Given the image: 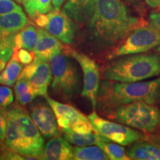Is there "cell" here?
Returning <instances> with one entry per match:
<instances>
[{
	"label": "cell",
	"mask_w": 160,
	"mask_h": 160,
	"mask_svg": "<svg viewBox=\"0 0 160 160\" xmlns=\"http://www.w3.org/2000/svg\"><path fill=\"white\" fill-rule=\"evenodd\" d=\"M140 25L122 0H97L89 22L91 36L99 45L110 47L122 42Z\"/></svg>",
	"instance_id": "cell-1"
},
{
	"label": "cell",
	"mask_w": 160,
	"mask_h": 160,
	"mask_svg": "<svg viewBox=\"0 0 160 160\" xmlns=\"http://www.w3.org/2000/svg\"><path fill=\"white\" fill-rule=\"evenodd\" d=\"M160 93V78L150 81L123 82H103L99 85L97 103L105 107H117L135 102L154 104Z\"/></svg>",
	"instance_id": "cell-2"
},
{
	"label": "cell",
	"mask_w": 160,
	"mask_h": 160,
	"mask_svg": "<svg viewBox=\"0 0 160 160\" xmlns=\"http://www.w3.org/2000/svg\"><path fill=\"white\" fill-rule=\"evenodd\" d=\"M160 75V58L154 54L125 55L103 69L104 79L109 81L135 82Z\"/></svg>",
	"instance_id": "cell-3"
},
{
	"label": "cell",
	"mask_w": 160,
	"mask_h": 160,
	"mask_svg": "<svg viewBox=\"0 0 160 160\" xmlns=\"http://www.w3.org/2000/svg\"><path fill=\"white\" fill-rule=\"evenodd\" d=\"M111 117L118 122L145 132H153L160 125V111L153 104L135 102L116 107Z\"/></svg>",
	"instance_id": "cell-4"
},
{
	"label": "cell",
	"mask_w": 160,
	"mask_h": 160,
	"mask_svg": "<svg viewBox=\"0 0 160 160\" xmlns=\"http://www.w3.org/2000/svg\"><path fill=\"white\" fill-rule=\"evenodd\" d=\"M53 80L51 88L57 93L72 99L81 91L82 81L77 65L69 55L59 53L50 59Z\"/></svg>",
	"instance_id": "cell-5"
},
{
	"label": "cell",
	"mask_w": 160,
	"mask_h": 160,
	"mask_svg": "<svg viewBox=\"0 0 160 160\" xmlns=\"http://www.w3.org/2000/svg\"><path fill=\"white\" fill-rule=\"evenodd\" d=\"M19 125L23 143V156L31 159H43L45 144L42 133L28 111L19 104L7 107Z\"/></svg>",
	"instance_id": "cell-6"
},
{
	"label": "cell",
	"mask_w": 160,
	"mask_h": 160,
	"mask_svg": "<svg viewBox=\"0 0 160 160\" xmlns=\"http://www.w3.org/2000/svg\"><path fill=\"white\" fill-rule=\"evenodd\" d=\"M160 46L159 33L151 24L139 25L124 39L120 45L111 52L109 58L136 54L146 52Z\"/></svg>",
	"instance_id": "cell-7"
},
{
	"label": "cell",
	"mask_w": 160,
	"mask_h": 160,
	"mask_svg": "<svg viewBox=\"0 0 160 160\" xmlns=\"http://www.w3.org/2000/svg\"><path fill=\"white\" fill-rule=\"evenodd\" d=\"M88 117L100 135L121 145H131L144 138L139 131L124 124L103 119L96 111L90 113Z\"/></svg>",
	"instance_id": "cell-8"
},
{
	"label": "cell",
	"mask_w": 160,
	"mask_h": 160,
	"mask_svg": "<svg viewBox=\"0 0 160 160\" xmlns=\"http://www.w3.org/2000/svg\"><path fill=\"white\" fill-rule=\"evenodd\" d=\"M63 52L71 56L79 62L83 73V88L82 96L91 102L93 109H96L97 96L99 89L100 73L99 66L91 57L73 49L64 48Z\"/></svg>",
	"instance_id": "cell-9"
},
{
	"label": "cell",
	"mask_w": 160,
	"mask_h": 160,
	"mask_svg": "<svg viewBox=\"0 0 160 160\" xmlns=\"http://www.w3.org/2000/svg\"><path fill=\"white\" fill-rule=\"evenodd\" d=\"M28 111L44 137L51 139L59 135L54 112L45 97L33 100Z\"/></svg>",
	"instance_id": "cell-10"
},
{
	"label": "cell",
	"mask_w": 160,
	"mask_h": 160,
	"mask_svg": "<svg viewBox=\"0 0 160 160\" xmlns=\"http://www.w3.org/2000/svg\"><path fill=\"white\" fill-rule=\"evenodd\" d=\"M48 22L44 29L62 42L71 45L75 37V24L65 10L53 9L46 13Z\"/></svg>",
	"instance_id": "cell-11"
},
{
	"label": "cell",
	"mask_w": 160,
	"mask_h": 160,
	"mask_svg": "<svg viewBox=\"0 0 160 160\" xmlns=\"http://www.w3.org/2000/svg\"><path fill=\"white\" fill-rule=\"evenodd\" d=\"M21 74L29 80L37 97H47L48 89L53 79L48 61L35 59L32 63L26 65Z\"/></svg>",
	"instance_id": "cell-12"
},
{
	"label": "cell",
	"mask_w": 160,
	"mask_h": 160,
	"mask_svg": "<svg viewBox=\"0 0 160 160\" xmlns=\"http://www.w3.org/2000/svg\"><path fill=\"white\" fill-rule=\"evenodd\" d=\"M64 48L59 39L44 28L38 29V40L34 49L35 59L50 61L52 57L62 53Z\"/></svg>",
	"instance_id": "cell-13"
},
{
	"label": "cell",
	"mask_w": 160,
	"mask_h": 160,
	"mask_svg": "<svg viewBox=\"0 0 160 160\" xmlns=\"http://www.w3.org/2000/svg\"><path fill=\"white\" fill-rule=\"evenodd\" d=\"M45 98L54 112L58 126L62 131L71 130V126L73 124L85 117L82 113L73 106L59 102L57 100L50 98L48 96Z\"/></svg>",
	"instance_id": "cell-14"
},
{
	"label": "cell",
	"mask_w": 160,
	"mask_h": 160,
	"mask_svg": "<svg viewBox=\"0 0 160 160\" xmlns=\"http://www.w3.org/2000/svg\"><path fill=\"white\" fill-rule=\"evenodd\" d=\"M97 0H68L64 10L71 19L79 24H85L93 17Z\"/></svg>",
	"instance_id": "cell-15"
},
{
	"label": "cell",
	"mask_w": 160,
	"mask_h": 160,
	"mask_svg": "<svg viewBox=\"0 0 160 160\" xmlns=\"http://www.w3.org/2000/svg\"><path fill=\"white\" fill-rule=\"evenodd\" d=\"M43 159L71 160L74 159L73 150L68 141L62 137L51 138L45 146Z\"/></svg>",
	"instance_id": "cell-16"
},
{
	"label": "cell",
	"mask_w": 160,
	"mask_h": 160,
	"mask_svg": "<svg viewBox=\"0 0 160 160\" xmlns=\"http://www.w3.org/2000/svg\"><path fill=\"white\" fill-rule=\"evenodd\" d=\"M28 19L22 10L0 16V37L13 35L27 25Z\"/></svg>",
	"instance_id": "cell-17"
},
{
	"label": "cell",
	"mask_w": 160,
	"mask_h": 160,
	"mask_svg": "<svg viewBox=\"0 0 160 160\" xmlns=\"http://www.w3.org/2000/svg\"><path fill=\"white\" fill-rule=\"evenodd\" d=\"M126 153L131 159L160 160V145L140 140L133 144Z\"/></svg>",
	"instance_id": "cell-18"
},
{
	"label": "cell",
	"mask_w": 160,
	"mask_h": 160,
	"mask_svg": "<svg viewBox=\"0 0 160 160\" xmlns=\"http://www.w3.org/2000/svg\"><path fill=\"white\" fill-rule=\"evenodd\" d=\"M38 40V29L33 25H26L24 28L16 33L14 37V50L25 48L34 51Z\"/></svg>",
	"instance_id": "cell-19"
},
{
	"label": "cell",
	"mask_w": 160,
	"mask_h": 160,
	"mask_svg": "<svg viewBox=\"0 0 160 160\" xmlns=\"http://www.w3.org/2000/svg\"><path fill=\"white\" fill-rule=\"evenodd\" d=\"M14 91L17 103L22 106L29 105L37 97L29 80L22 74L16 82Z\"/></svg>",
	"instance_id": "cell-20"
},
{
	"label": "cell",
	"mask_w": 160,
	"mask_h": 160,
	"mask_svg": "<svg viewBox=\"0 0 160 160\" xmlns=\"http://www.w3.org/2000/svg\"><path fill=\"white\" fill-rule=\"evenodd\" d=\"M22 69V63L11 57L3 71L0 73V85L13 87L17 82Z\"/></svg>",
	"instance_id": "cell-21"
},
{
	"label": "cell",
	"mask_w": 160,
	"mask_h": 160,
	"mask_svg": "<svg viewBox=\"0 0 160 160\" xmlns=\"http://www.w3.org/2000/svg\"><path fill=\"white\" fill-rule=\"evenodd\" d=\"M100 135V134H99ZM112 160H128L131 159L126 153L124 148L119 144L112 142L107 138L100 135L99 142L97 144Z\"/></svg>",
	"instance_id": "cell-22"
},
{
	"label": "cell",
	"mask_w": 160,
	"mask_h": 160,
	"mask_svg": "<svg viewBox=\"0 0 160 160\" xmlns=\"http://www.w3.org/2000/svg\"><path fill=\"white\" fill-rule=\"evenodd\" d=\"M76 160H108V157L99 146H84L73 148Z\"/></svg>",
	"instance_id": "cell-23"
},
{
	"label": "cell",
	"mask_w": 160,
	"mask_h": 160,
	"mask_svg": "<svg viewBox=\"0 0 160 160\" xmlns=\"http://www.w3.org/2000/svg\"><path fill=\"white\" fill-rule=\"evenodd\" d=\"M65 139L68 141L72 145H74L79 147L97 145L99 142L100 135L96 131L90 133H78L72 131H63Z\"/></svg>",
	"instance_id": "cell-24"
},
{
	"label": "cell",
	"mask_w": 160,
	"mask_h": 160,
	"mask_svg": "<svg viewBox=\"0 0 160 160\" xmlns=\"http://www.w3.org/2000/svg\"><path fill=\"white\" fill-rule=\"evenodd\" d=\"M52 0H35L29 8L25 10L31 19H34L39 14L48 13L53 10Z\"/></svg>",
	"instance_id": "cell-25"
},
{
	"label": "cell",
	"mask_w": 160,
	"mask_h": 160,
	"mask_svg": "<svg viewBox=\"0 0 160 160\" xmlns=\"http://www.w3.org/2000/svg\"><path fill=\"white\" fill-rule=\"evenodd\" d=\"M12 57L17 59L20 63L24 65H28L34 61L35 54L33 51H30L25 48H21L17 51H13Z\"/></svg>",
	"instance_id": "cell-26"
},
{
	"label": "cell",
	"mask_w": 160,
	"mask_h": 160,
	"mask_svg": "<svg viewBox=\"0 0 160 160\" xmlns=\"http://www.w3.org/2000/svg\"><path fill=\"white\" fill-rule=\"evenodd\" d=\"M13 93L9 86H0V107H8L13 102Z\"/></svg>",
	"instance_id": "cell-27"
},
{
	"label": "cell",
	"mask_w": 160,
	"mask_h": 160,
	"mask_svg": "<svg viewBox=\"0 0 160 160\" xmlns=\"http://www.w3.org/2000/svg\"><path fill=\"white\" fill-rule=\"evenodd\" d=\"M20 10L22 8L14 0H0V16Z\"/></svg>",
	"instance_id": "cell-28"
},
{
	"label": "cell",
	"mask_w": 160,
	"mask_h": 160,
	"mask_svg": "<svg viewBox=\"0 0 160 160\" xmlns=\"http://www.w3.org/2000/svg\"><path fill=\"white\" fill-rule=\"evenodd\" d=\"M0 159H31L28 157H24V156L16 153V152L11 151L5 145V148L3 146L2 147L0 151Z\"/></svg>",
	"instance_id": "cell-29"
},
{
	"label": "cell",
	"mask_w": 160,
	"mask_h": 160,
	"mask_svg": "<svg viewBox=\"0 0 160 160\" xmlns=\"http://www.w3.org/2000/svg\"><path fill=\"white\" fill-rule=\"evenodd\" d=\"M7 122L6 108L0 107V142H5Z\"/></svg>",
	"instance_id": "cell-30"
},
{
	"label": "cell",
	"mask_w": 160,
	"mask_h": 160,
	"mask_svg": "<svg viewBox=\"0 0 160 160\" xmlns=\"http://www.w3.org/2000/svg\"><path fill=\"white\" fill-rule=\"evenodd\" d=\"M150 24L157 29L160 34V12L152 13L150 16Z\"/></svg>",
	"instance_id": "cell-31"
},
{
	"label": "cell",
	"mask_w": 160,
	"mask_h": 160,
	"mask_svg": "<svg viewBox=\"0 0 160 160\" xmlns=\"http://www.w3.org/2000/svg\"><path fill=\"white\" fill-rule=\"evenodd\" d=\"M145 2L151 8L160 7V0H145Z\"/></svg>",
	"instance_id": "cell-32"
},
{
	"label": "cell",
	"mask_w": 160,
	"mask_h": 160,
	"mask_svg": "<svg viewBox=\"0 0 160 160\" xmlns=\"http://www.w3.org/2000/svg\"><path fill=\"white\" fill-rule=\"evenodd\" d=\"M65 2V0H52V5H53V9L60 8Z\"/></svg>",
	"instance_id": "cell-33"
},
{
	"label": "cell",
	"mask_w": 160,
	"mask_h": 160,
	"mask_svg": "<svg viewBox=\"0 0 160 160\" xmlns=\"http://www.w3.org/2000/svg\"><path fill=\"white\" fill-rule=\"evenodd\" d=\"M35 2V0H22V5L25 8V10H27L32 5V4Z\"/></svg>",
	"instance_id": "cell-34"
},
{
	"label": "cell",
	"mask_w": 160,
	"mask_h": 160,
	"mask_svg": "<svg viewBox=\"0 0 160 160\" xmlns=\"http://www.w3.org/2000/svg\"><path fill=\"white\" fill-rule=\"evenodd\" d=\"M125 1H126L127 2H129V3H135V2H137L138 0H125Z\"/></svg>",
	"instance_id": "cell-35"
},
{
	"label": "cell",
	"mask_w": 160,
	"mask_h": 160,
	"mask_svg": "<svg viewBox=\"0 0 160 160\" xmlns=\"http://www.w3.org/2000/svg\"><path fill=\"white\" fill-rule=\"evenodd\" d=\"M15 2H17L18 3H22V0H14Z\"/></svg>",
	"instance_id": "cell-36"
},
{
	"label": "cell",
	"mask_w": 160,
	"mask_h": 160,
	"mask_svg": "<svg viewBox=\"0 0 160 160\" xmlns=\"http://www.w3.org/2000/svg\"></svg>",
	"instance_id": "cell-37"
}]
</instances>
